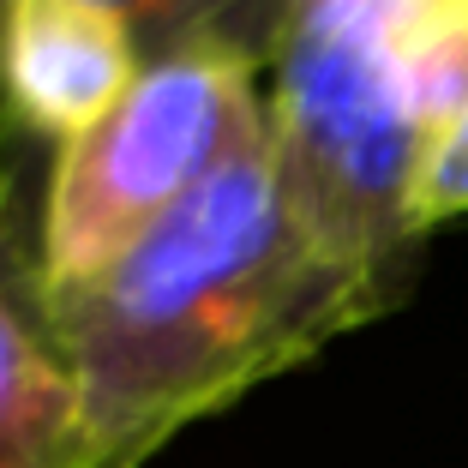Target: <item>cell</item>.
<instances>
[{"label":"cell","mask_w":468,"mask_h":468,"mask_svg":"<svg viewBox=\"0 0 468 468\" xmlns=\"http://www.w3.org/2000/svg\"><path fill=\"white\" fill-rule=\"evenodd\" d=\"M126 30L138 55H180V48H229L271 72L289 0H102Z\"/></svg>","instance_id":"52a82bcc"},{"label":"cell","mask_w":468,"mask_h":468,"mask_svg":"<svg viewBox=\"0 0 468 468\" xmlns=\"http://www.w3.org/2000/svg\"><path fill=\"white\" fill-rule=\"evenodd\" d=\"M37 301L79 378L90 468H144L193 420L385 318L397 294L294 217L264 102L126 259Z\"/></svg>","instance_id":"6da1fadb"},{"label":"cell","mask_w":468,"mask_h":468,"mask_svg":"<svg viewBox=\"0 0 468 468\" xmlns=\"http://www.w3.org/2000/svg\"><path fill=\"white\" fill-rule=\"evenodd\" d=\"M456 217H468V114L420 151L414 180H409V222L420 240L439 222H456Z\"/></svg>","instance_id":"ba28073f"},{"label":"cell","mask_w":468,"mask_h":468,"mask_svg":"<svg viewBox=\"0 0 468 468\" xmlns=\"http://www.w3.org/2000/svg\"><path fill=\"white\" fill-rule=\"evenodd\" d=\"M18 247V222H13V186H6V175H0V252Z\"/></svg>","instance_id":"9c48e42d"},{"label":"cell","mask_w":468,"mask_h":468,"mask_svg":"<svg viewBox=\"0 0 468 468\" xmlns=\"http://www.w3.org/2000/svg\"><path fill=\"white\" fill-rule=\"evenodd\" d=\"M397 97L420 151L468 114V0L409 6L397 37Z\"/></svg>","instance_id":"8992f818"},{"label":"cell","mask_w":468,"mask_h":468,"mask_svg":"<svg viewBox=\"0 0 468 468\" xmlns=\"http://www.w3.org/2000/svg\"><path fill=\"white\" fill-rule=\"evenodd\" d=\"M133 30L102 0H0V102L18 126L79 138L138 79Z\"/></svg>","instance_id":"277c9868"},{"label":"cell","mask_w":468,"mask_h":468,"mask_svg":"<svg viewBox=\"0 0 468 468\" xmlns=\"http://www.w3.org/2000/svg\"><path fill=\"white\" fill-rule=\"evenodd\" d=\"M414 0H289L271 60L276 175L294 217L385 294H409L414 144L397 97V37Z\"/></svg>","instance_id":"7a4b0ae2"},{"label":"cell","mask_w":468,"mask_h":468,"mask_svg":"<svg viewBox=\"0 0 468 468\" xmlns=\"http://www.w3.org/2000/svg\"><path fill=\"white\" fill-rule=\"evenodd\" d=\"M259 114V67L229 48L144 60L102 121L55 144L30 252L37 289H72L126 259Z\"/></svg>","instance_id":"3957f363"},{"label":"cell","mask_w":468,"mask_h":468,"mask_svg":"<svg viewBox=\"0 0 468 468\" xmlns=\"http://www.w3.org/2000/svg\"><path fill=\"white\" fill-rule=\"evenodd\" d=\"M0 468H90L84 397L42 318L25 247L0 252Z\"/></svg>","instance_id":"5b68a950"}]
</instances>
